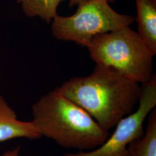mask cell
<instances>
[{
	"label": "cell",
	"mask_w": 156,
	"mask_h": 156,
	"mask_svg": "<svg viewBox=\"0 0 156 156\" xmlns=\"http://www.w3.org/2000/svg\"><path fill=\"white\" fill-rule=\"evenodd\" d=\"M78 6L73 15H57L52 20L51 32L56 39L87 47L95 36L129 26L135 20L113 10L107 0H88Z\"/></svg>",
	"instance_id": "cell-4"
},
{
	"label": "cell",
	"mask_w": 156,
	"mask_h": 156,
	"mask_svg": "<svg viewBox=\"0 0 156 156\" xmlns=\"http://www.w3.org/2000/svg\"><path fill=\"white\" fill-rule=\"evenodd\" d=\"M20 146H17L16 148L7 151L0 156H20Z\"/></svg>",
	"instance_id": "cell-10"
},
{
	"label": "cell",
	"mask_w": 156,
	"mask_h": 156,
	"mask_svg": "<svg viewBox=\"0 0 156 156\" xmlns=\"http://www.w3.org/2000/svg\"><path fill=\"white\" fill-rule=\"evenodd\" d=\"M138 102L136 111L121 119L111 136L99 147L63 156H129L128 145L144 135L145 120L156 106V74L142 83Z\"/></svg>",
	"instance_id": "cell-5"
},
{
	"label": "cell",
	"mask_w": 156,
	"mask_h": 156,
	"mask_svg": "<svg viewBox=\"0 0 156 156\" xmlns=\"http://www.w3.org/2000/svg\"><path fill=\"white\" fill-rule=\"evenodd\" d=\"M64 0H17L29 17L39 16L48 23L58 15L57 8Z\"/></svg>",
	"instance_id": "cell-9"
},
{
	"label": "cell",
	"mask_w": 156,
	"mask_h": 156,
	"mask_svg": "<svg viewBox=\"0 0 156 156\" xmlns=\"http://www.w3.org/2000/svg\"><path fill=\"white\" fill-rule=\"evenodd\" d=\"M137 32L154 55L156 53V0H135Z\"/></svg>",
	"instance_id": "cell-7"
},
{
	"label": "cell",
	"mask_w": 156,
	"mask_h": 156,
	"mask_svg": "<svg viewBox=\"0 0 156 156\" xmlns=\"http://www.w3.org/2000/svg\"><path fill=\"white\" fill-rule=\"evenodd\" d=\"M88 0H69V6L70 7H73L75 5H79V4L83 3L85 1H87ZM109 2H112L115 0H107Z\"/></svg>",
	"instance_id": "cell-11"
},
{
	"label": "cell",
	"mask_w": 156,
	"mask_h": 156,
	"mask_svg": "<svg viewBox=\"0 0 156 156\" xmlns=\"http://www.w3.org/2000/svg\"><path fill=\"white\" fill-rule=\"evenodd\" d=\"M86 48L96 65L113 68L138 83L153 75L154 55L129 26L97 35Z\"/></svg>",
	"instance_id": "cell-3"
},
{
	"label": "cell",
	"mask_w": 156,
	"mask_h": 156,
	"mask_svg": "<svg viewBox=\"0 0 156 156\" xmlns=\"http://www.w3.org/2000/svg\"><path fill=\"white\" fill-rule=\"evenodd\" d=\"M144 135L128 146L129 156H156V109L148 115Z\"/></svg>",
	"instance_id": "cell-8"
},
{
	"label": "cell",
	"mask_w": 156,
	"mask_h": 156,
	"mask_svg": "<svg viewBox=\"0 0 156 156\" xmlns=\"http://www.w3.org/2000/svg\"><path fill=\"white\" fill-rule=\"evenodd\" d=\"M58 88L108 131L132 113L140 93L138 83L113 68L98 65L89 75L71 78Z\"/></svg>",
	"instance_id": "cell-1"
},
{
	"label": "cell",
	"mask_w": 156,
	"mask_h": 156,
	"mask_svg": "<svg viewBox=\"0 0 156 156\" xmlns=\"http://www.w3.org/2000/svg\"><path fill=\"white\" fill-rule=\"evenodd\" d=\"M32 112L33 122L41 136L52 140L64 148L94 149L109 136L108 130L65 97L58 87L35 103Z\"/></svg>",
	"instance_id": "cell-2"
},
{
	"label": "cell",
	"mask_w": 156,
	"mask_h": 156,
	"mask_svg": "<svg viewBox=\"0 0 156 156\" xmlns=\"http://www.w3.org/2000/svg\"><path fill=\"white\" fill-rule=\"evenodd\" d=\"M41 137L33 121L18 120L16 112L0 95V143L15 138L37 140Z\"/></svg>",
	"instance_id": "cell-6"
}]
</instances>
